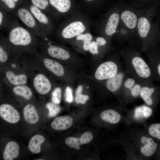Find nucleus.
<instances>
[{"label": "nucleus", "mask_w": 160, "mask_h": 160, "mask_svg": "<svg viewBox=\"0 0 160 160\" xmlns=\"http://www.w3.org/2000/svg\"><path fill=\"white\" fill-rule=\"evenodd\" d=\"M119 17V15L116 13H113L110 16L105 29V33L108 36H111L116 32Z\"/></svg>", "instance_id": "nucleus-20"}, {"label": "nucleus", "mask_w": 160, "mask_h": 160, "mask_svg": "<svg viewBox=\"0 0 160 160\" xmlns=\"http://www.w3.org/2000/svg\"><path fill=\"white\" fill-rule=\"evenodd\" d=\"M148 131L151 137L160 141V123L151 124L148 128Z\"/></svg>", "instance_id": "nucleus-29"}, {"label": "nucleus", "mask_w": 160, "mask_h": 160, "mask_svg": "<svg viewBox=\"0 0 160 160\" xmlns=\"http://www.w3.org/2000/svg\"><path fill=\"white\" fill-rule=\"evenodd\" d=\"M14 14L22 21L26 28L36 36L42 39L47 38L33 14L27 7L23 5L19 7Z\"/></svg>", "instance_id": "nucleus-2"}, {"label": "nucleus", "mask_w": 160, "mask_h": 160, "mask_svg": "<svg viewBox=\"0 0 160 160\" xmlns=\"http://www.w3.org/2000/svg\"><path fill=\"white\" fill-rule=\"evenodd\" d=\"M87 1H91L92 0H87Z\"/></svg>", "instance_id": "nucleus-46"}, {"label": "nucleus", "mask_w": 160, "mask_h": 160, "mask_svg": "<svg viewBox=\"0 0 160 160\" xmlns=\"http://www.w3.org/2000/svg\"><path fill=\"white\" fill-rule=\"evenodd\" d=\"M116 64L112 61H107L100 64L97 68L95 77L98 80L108 79L112 78L118 73Z\"/></svg>", "instance_id": "nucleus-5"}, {"label": "nucleus", "mask_w": 160, "mask_h": 160, "mask_svg": "<svg viewBox=\"0 0 160 160\" xmlns=\"http://www.w3.org/2000/svg\"><path fill=\"white\" fill-rule=\"evenodd\" d=\"M135 84V80L133 78H127L124 83V86L127 89L130 90Z\"/></svg>", "instance_id": "nucleus-38"}, {"label": "nucleus", "mask_w": 160, "mask_h": 160, "mask_svg": "<svg viewBox=\"0 0 160 160\" xmlns=\"http://www.w3.org/2000/svg\"><path fill=\"white\" fill-rule=\"evenodd\" d=\"M33 84L36 90L41 95L47 94L51 88L49 81L44 75L42 74H38L35 77Z\"/></svg>", "instance_id": "nucleus-10"}, {"label": "nucleus", "mask_w": 160, "mask_h": 160, "mask_svg": "<svg viewBox=\"0 0 160 160\" xmlns=\"http://www.w3.org/2000/svg\"><path fill=\"white\" fill-rule=\"evenodd\" d=\"M23 6L31 12L39 25L48 37L53 29V25L50 15L32 4L28 0H25Z\"/></svg>", "instance_id": "nucleus-3"}, {"label": "nucleus", "mask_w": 160, "mask_h": 160, "mask_svg": "<svg viewBox=\"0 0 160 160\" xmlns=\"http://www.w3.org/2000/svg\"><path fill=\"white\" fill-rule=\"evenodd\" d=\"M159 95L154 87L145 86L141 87L140 95L145 103L148 106L155 105Z\"/></svg>", "instance_id": "nucleus-9"}, {"label": "nucleus", "mask_w": 160, "mask_h": 160, "mask_svg": "<svg viewBox=\"0 0 160 160\" xmlns=\"http://www.w3.org/2000/svg\"><path fill=\"white\" fill-rule=\"evenodd\" d=\"M0 116L5 121L11 124H15L20 118L18 111L11 105L4 104L0 106Z\"/></svg>", "instance_id": "nucleus-7"}, {"label": "nucleus", "mask_w": 160, "mask_h": 160, "mask_svg": "<svg viewBox=\"0 0 160 160\" xmlns=\"http://www.w3.org/2000/svg\"><path fill=\"white\" fill-rule=\"evenodd\" d=\"M141 86L138 84H135L130 89L131 93L134 97H137L140 95L141 88Z\"/></svg>", "instance_id": "nucleus-35"}, {"label": "nucleus", "mask_w": 160, "mask_h": 160, "mask_svg": "<svg viewBox=\"0 0 160 160\" xmlns=\"http://www.w3.org/2000/svg\"><path fill=\"white\" fill-rule=\"evenodd\" d=\"M73 123V120L68 116H60L56 117L51 122V126L54 129L63 130L70 127Z\"/></svg>", "instance_id": "nucleus-11"}, {"label": "nucleus", "mask_w": 160, "mask_h": 160, "mask_svg": "<svg viewBox=\"0 0 160 160\" xmlns=\"http://www.w3.org/2000/svg\"><path fill=\"white\" fill-rule=\"evenodd\" d=\"M13 91L15 94L22 96L27 100L30 99L32 96L31 90L25 85H17L13 88Z\"/></svg>", "instance_id": "nucleus-25"}, {"label": "nucleus", "mask_w": 160, "mask_h": 160, "mask_svg": "<svg viewBox=\"0 0 160 160\" xmlns=\"http://www.w3.org/2000/svg\"><path fill=\"white\" fill-rule=\"evenodd\" d=\"M43 63L45 67L49 70L58 76H62L64 74L63 67L59 63L48 58L44 59Z\"/></svg>", "instance_id": "nucleus-15"}, {"label": "nucleus", "mask_w": 160, "mask_h": 160, "mask_svg": "<svg viewBox=\"0 0 160 160\" xmlns=\"http://www.w3.org/2000/svg\"><path fill=\"white\" fill-rule=\"evenodd\" d=\"M65 143L69 147L76 150L80 149L81 144L79 138L73 137H69L65 140Z\"/></svg>", "instance_id": "nucleus-30"}, {"label": "nucleus", "mask_w": 160, "mask_h": 160, "mask_svg": "<svg viewBox=\"0 0 160 160\" xmlns=\"http://www.w3.org/2000/svg\"><path fill=\"white\" fill-rule=\"evenodd\" d=\"M25 0H14L19 7L20 5L23 3Z\"/></svg>", "instance_id": "nucleus-44"}, {"label": "nucleus", "mask_w": 160, "mask_h": 160, "mask_svg": "<svg viewBox=\"0 0 160 160\" xmlns=\"http://www.w3.org/2000/svg\"><path fill=\"white\" fill-rule=\"evenodd\" d=\"M6 76L9 81L14 85L24 84L27 81V76L24 74L16 75L12 72L9 71L6 72Z\"/></svg>", "instance_id": "nucleus-23"}, {"label": "nucleus", "mask_w": 160, "mask_h": 160, "mask_svg": "<svg viewBox=\"0 0 160 160\" xmlns=\"http://www.w3.org/2000/svg\"><path fill=\"white\" fill-rule=\"evenodd\" d=\"M46 107L49 110L48 115L50 117L55 116L60 111V107L54 103H47Z\"/></svg>", "instance_id": "nucleus-31"}, {"label": "nucleus", "mask_w": 160, "mask_h": 160, "mask_svg": "<svg viewBox=\"0 0 160 160\" xmlns=\"http://www.w3.org/2000/svg\"><path fill=\"white\" fill-rule=\"evenodd\" d=\"M83 42V47L84 49L86 51L89 50L91 42V41H86Z\"/></svg>", "instance_id": "nucleus-43"}, {"label": "nucleus", "mask_w": 160, "mask_h": 160, "mask_svg": "<svg viewBox=\"0 0 160 160\" xmlns=\"http://www.w3.org/2000/svg\"><path fill=\"white\" fill-rule=\"evenodd\" d=\"M65 97V100L66 102L70 103L73 101L72 91L71 89L68 87H67L66 88Z\"/></svg>", "instance_id": "nucleus-37"}, {"label": "nucleus", "mask_w": 160, "mask_h": 160, "mask_svg": "<svg viewBox=\"0 0 160 160\" xmlns=\"http://www.w3.org/2000/svg\"><path fill=\"white\" fill-rule=\"evenodd\" d=\"M86 30L83 23L79 21H75L65 25L58 32L60 37L68 39L77 36Z\"/></svg>", "instance_id": "nucleus-4"}, {"label": "nucleus", "mask_w": 160, "mask_h": 160, "mask_svg": "<svg viewBox=\"0 0 160 160\" xmlns=\"http://www.w3.org/2000/svg\"><path fill=\"white\" fill-rule=\"evenodd\" d=\"M124 78L123 73H118L114 76L108 79L106 83L107 88L111 92L118 90L121 87Z\"/></svg>", "instance_id": "nucleus-16"}, {"label": "nucleus", "mask_w": 160, "mask_h": 160, "mask_svg": "<svg viewBox=\"0 0 160 160\" xmlns=\"http://www.w3.org/2000/svg\"><path fill=\"white\" fill-rule=\"evenodd\" d=\"M23 113L25 120L28 123L34 124L39 121V115L33 105L30 104L26 105L24 108Z\"/></svg>", "instance_id": "nucleus-14"}, {"label": "nucleus", "mask_w": 160, "mask_h": 160, "mask_svg": "<svg viewBox=\"0 0 160 160\" xmlns=\"http://www.w3.org/2000/svg\"><path fill=\"white\" fill-rule=\"evenodd\" d=\"M132 64L135 72L140 77L146 79L151 74V70L148 65L142 58L136 57L132 61Z\"/></svg>", "instance_id": "nucleus-8"}, {"label": "nucleus", "mask_w": 160, "mask_h": 160, "mask_svg": "<svg viewBox=\"0 0 160 160\" xmlns=\"http://www.w3.org/2000/svg\"><path fill=\"white\" fill-rule=\"evenodd\" d=\"M89 50L90 52L93 54L98 53V45L96 42L93 41L91 42Z\"/></svg>", "instance_id": "nucleus-39"}, {"label": "nucleus", "mask_w": 160, "mask_h": 160, "mask_svg": "<svg viewBox=\"0 0 160 160\" xmlns=\"http://www.w3.org/2000/svg\"><path fill=\"white\" fill-rule=\"evenodd\" d=\"M140 152L143 156L149 157L157 153L159 144L152 137L142 136L140 140Z\"/></svg>", "instance_id": "nucleus-6"}, {"label": "nucleus", "mask_w": 160, "mask_h": 160, "mask_svg": "<svg viewBox=\"0 0 160 160\" xmlns=\"http://www.w3.org/2000/svg\"><path fill=\"white\" fill-rule=\"evenodd\" d=\"M8 54L7 51L1 44L0 46V61L2 63L6 62L8 59Z\"/></svg>", "instance_id": "nucleus-34"}, {"label": "nucleus", "mask_w": 160, "mask_h": 160, "mask_svg": "<svg viewBox=\"0 0 160 160\" xmlns=\"http://www.w3.org/2000/svg\"><path fill=\"white\" fill-rule=\"evenodd\" d=\"M92 39V35L89 33L81 34L77 36L76 39L77 40H82L83 42L86 41H91Z\"/></svg>", "instance_id": "nucleus-36"}, {"label": "nucleus", "mask_w": 160, "mask_h": 160, "mask_svg": "<svg viewBox=\"0 0 160 160\" xmlns=\"http://www.w3.org/2000/svg\"><path fill=\"white\" fill-rule=\"evenodd\" d=\"M121 18L128 28L133 29L136 27L137 23V17L132 12L127 10L123 12L121 15Z\"/></svg>", "instance_id": "nucleus-21"}, {"label": "nucleus", "mask_w": 160, "mask_h": 160, "mask_svg": "<svg viewBox=\"0 0 160 160\" xmlns=\"http://www.w3.org/2000/svg\"><path fill=\"white\" fill-rule=\"evenodd\" d=\"M153 112L152 109L148 106L145 105L140 106L135 108L134 117L137 120L148 118L152 115Z\"/></svg>", "instance_id": "nucleus-22"}, {"label": "nucleus", "mask_w": 160, "mask_h": 160, "mask_svg": "<svg viewBox=\"0 0 160 160\" xmlns=\"http://www.w3.org/2000/svg\"><path fill=\"white\" fill-rule=\"evenodd\" d=\"M82 90V87L81 85L79 86L77 88L76 93L75 101L76 103H80V99L81 95V93Z\"/></svg>", "instance_id": "nucleus-40"}, {"label": "nucleus", "mask_w": 160, "mask_h": 160, "mask_svg": "<svg viewBox=\"0 0 160 160\" xmlns=\"http://www.w3.org/2000/svg\"><path fill=\"white\" fill-rule=\"evenodd\" d=\"M79 138L81 144L84 145L91 142L93 139V136L91 132L86 131L84 132Z\"/></svg>", "instance_id": "nucleus-33"}, {"label": "nucleus", "mask_w": 160, "mask_h": 160, "mask_svg": "<svg viewBox=\"0 0 160 160\" xmlns=\"http://www.w3.org/2000/svg\"><path fill=\"white\" fill-rule=\"evenodd\" d=\"M98 45L99 46H103L105 44L106 41L105 39L101 37H99L96 39V41Z\"/></svg>", "instance_id": "nucleus-41"}, {"label": "nucleus", "mask_w": 160, "mask_h": 160, "mask_svg": "<svg viewBox=\"0 0 160 160\" xmlns=\"http://www.w3.org/2000/svg\"><path fill=\"white\" fill-rule=\"evenodd\" d=\"M5 29L9 43L15 46H29L35 42L38 37L27 28L22 26L14 17Z\"/></svg>", "instance_id": "nucleus-1"}, {"label": "nucleus", "mask_w": 160, "mask_h": 160, "mask_svg": "<svg viewBox=\"0 0 160 160\" xmlns=\"http://www.w3.org/2000/svg\"><path fill=\"white\" fill-rule=\"evenodd\" d=\"M49 44L47 49V52L51 57L61 60H66L70 57L69 52L66 50L60 47L51 45L48 42Z\"/></svg>", "instance_id": "nucleus-12"}, {"label": "nucleus", "mask_w": 160, "mask_h": 160, "mask_svg": "<svg viewBox=\"0 0 160 160\" xmlns=\"http://www.w3.org/2000/svg\"><path fill=\"white\" fill-rule=\"evenodd\" d=\"M89 97L87 95H81L80 99V103L84 104L89 99Z\"/></svg>", "instance_id": "nucleus-42"}, {"label": "nucleus", "mask_w": 160, "mask_h": 160, "mask_svg": "<svg viewBox=\"0 0 160 160\" xmlns=\"http://www.w3.org/2000/svg\"><path fill=\"white\" fill-rule=\"evenodd\" d=\"M45 140L43 136L38 134L34 135L29 141L28 145L29 150L33 153H39L41 151V145Z\"/></svg>", "instance_id": "nucleus-18"}, {"label": "nucleus", "mask_w": 160, "mask_h": 160, "mask_svg": "<svg viewBox=\"0 0 160 160\" xmlns=\"http://www.w3.org/2000/svg\"><path fill=\"white\" fill-rule=\"evenodd\" d=\"M33 5L44 11L50 15L54 13L51 8L49 0H28Z\"/></svg>", "instance_id": "nucleus-26"}, {"label": "nucleus", "mask_w": 160, "mask_h": 160, "mask_svg": "<svg viewBox=\"0 0 160 160\" xmlns=\"http://www.w3.org/2000/svg\"><path fill=\"white\" fill-rule=\"evenodd\" d=\"M137 28L140 36L144 38L147 36L148 33L150 24L147 19L143 17H141L138 20Z\"/></svg>", "instance_id": "nucleus-24"}, {"label": "nucleus", "mask_w": 160, "mask_h": 160, "mask_svg": "<svg viewBox=\"0 0 160 160\" xmlns=\"http://www.w3.org/2000/svg\"><path fill=\"white\" fill-rule=\"evenodd\" d=\"M13 14L0 9V29H5L13 18Z\"/></svg>", "instance_id": "nucleus-27"}, {"label": "nucleus", "mask_w": 160, "mask_h": 160, "mask_svg": "<svg viewBox=\"0 0 160 160\" xmlns=\"http://www.w3.org/2000/svg\"><path fill=\"white\" fill-rule=\"evenodd\" d=\"M160 158V145H159L157 153Z\"/></svg>", "instance_id": "nucleus-45"}, {"label": "nucleus", "mask_w": 160, "mask_h": 160, "mask_svg": "<svg viewBox=\"0 0 160 160\" xmlns=\"http://www.w3.org/2000/svg\"><path fill=\"white\" fill-rule=\"evenodd\" d=\"M20 153L18 144L14 141L9 142L6 145L3 153L4 160H12L17 158Z\"/></svg>", "instance_id": "nucleus-13"}, {"label": "nucleus", "mask_w": 160, "mask_h": 160, "mask_svg": "<svg viewBox=\"0 0 160 160\" xmlns=\"http://www.w3.org/2000/svg\"><path fill=\"white\" fill-rule=\"evenodd\" d=\"M103 121L112 124L118 123L121 120V116L117 111L112 109H108L103 111L100 116Z\"/></svg>", "instance_id": "nucleus-19"}, {"label": "nucleus", "mask_w": 160, "mask_h": 160, "mask_svg": "<svg viewBox=\"0 0 160 160\" xmlns=\"http://www.w3.org/2000/svg\"><path fill=\"white\" fill-rule=\"evenodd\" d=\"M52 9V8L60 14H64L70 9V0H49Z\"/></svg>", "instance_id": "nucleus-17"}, {"label": "nucleus", "mask_w": 160, "mask_h": 160, "mask_svg": "<svg viewBox=\"0 0 160 160\" xmlns=\"http://www.w3.org/2000/svg\"><path fill=\"white\" fill-rule=\"evenodd\" d=\"M0 9L14 14L19 7L14 0H0Z\"/></svg>", "instance_id": "nucleus-28"}, {"label": "nucleus", "mask_w": 160, "mask_h": 160, "mask_svg": "<svg viewBox=\"0 0 160 160\" xmlns=\"http://www.w3.org/2000/svg\"><path fill=\"white\" fill-rule=\"evenodd\" d=\"M61 96V89L59 87L55 88L52 93V103L56 104H59L60 102Z\"/></svg>", "instance_id": "nucleus-32"}]
</instances>
